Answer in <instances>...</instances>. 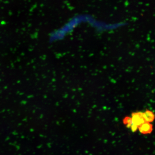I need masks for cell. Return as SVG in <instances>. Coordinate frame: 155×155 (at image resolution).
<instances>
[{
	"label": "cell",
	"instance_id": "6da1fadb",
	"mask_svg": "<svg viewBox=\"0 0 155 155\" xmlns=\"http://www.w3.org/2000/svg\"><path fill=\"white\" fill-rule=\"evenodd\" d=\"M131 121L132 124L135 126H139L145 122L143 116V112H134L131 114Z\"/></svg>",
	"mask_w": 155,
	"mask_h": 155
},
{
	"label": "cell",
	"instance_id": "7a4b0ae2",
	"mask_svg": "<svg viewBox=\"0 0 155 155\" xmlns=\"http://www.w3.org/2000/svg\"><path fill=\"white\" fill-rule=\"evenodd\" d=\"M139 131L143 134H150L152 132L153 126L150 123L145 122L138 127Z\"/></svg>",
	"mask_w": 155,
	"mask_h": 155
},
{
	"label": "cell",
	"instance_id": "3957f363",
	"mask_svg": "<svg viewBox=\"0 0 155 155\" xmlns=\"http://www.w3.org/2000/svg\"><path fill=\"white\" fill-rule=\"evenodd\" d=\"M143 116L145 122L151 123L154 120V114L150 110H147L145 112H143Z\"/></svg>",
	"mask_w": 155,
	"mask_h": 155
},
{
	"label": "cell",
	"instance_id": "277c9868",
	"mask_svg": "<svg viewBox=\"0 0 155 155\" xmlns=\"http://www.w3.org/2000/svg\"><path fill=\"white\" fill-rule=\"evenodd\" d=\"M123 124L126 125L128 128H130L132 125V121H131V117L129 116L125 117L123 119Z\"/></svg>",
	"mask_w": 155,
	"mask_h": 155
}]
</instances>
